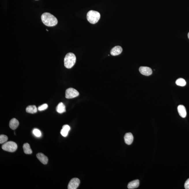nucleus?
I'll return each instance as SVG.
<instances>
[{
	"label": "nucleus",
	"instance_id": "nucleus-1",
	"mask_svg": "<svg viewBox=\"0 0 189 189\" xmlns=\"http://www.w3.org/2000/svg\"><path fill=\"white\" fill-rule=\"evenodd\" d=\"M41 19L44 24L49 27L55 26L58 23L57 18L49 13H44L42 15Z\"/></svg>",
	"mask_w": 189,
	"mask_h": 189
},
{
	"label": "nucleus",
	"instance_id": "nucleus-2",
	"mask_svg": "<svg viewBox=\"0 0 189 189\" xmlns=\"http://www.w3.org/2000/svg\"><path fill=\"white\" fill-rule=\"evenodd\" d=\"M76 61V57L74 54L72 53L67 54L64 59V65L66 68L70 69L72 68Z\"/></svg>",
	"mask_w": 189,
	"mask_h": 189
},
{
	"label": "nucleus",
	"instance_id": "nucleus-3",
	"mask_svg": "<svg viewBox=\"0 0 189 189\" xmlns=\"http://www.w3.org/2000/svg\"><path fill=\"white\" fill-rule=\"evenodd\" d=\"M101 16L100 13L97 11L91 10L89 11L87 14V20L90 23L95 24L99 21Z\"/></svg>",
	"mask_w": 189,
	"mask_h": 189
},
{
	"label": "nucleus",
	"instance_id": "nucleus-4",
	"mask_svg": "<svg viewBox=\"0 0 189 189\" xmlns=\"http://www.w3.org/2000/svg\"><path fill=\"white\" fill-rule=\"evenodd\" d=\"M2 149L8 152H13L17 150V145L16 143L12 141H9L4 143L3 145Z\"/></svg>",
	"mask_w": 189,
	"mask_h": 189
},
{
	"label": "nucleus",
	"instance_id": "nucleus-5",
	"mask_svg": "<svg viewBox=\"0 0 189 189\" xmlns=\"http://www.w3.org/2000/svg\"><path fill=\"white\" fill-rule=\"evenodd\" d=\"M79 93L77 90L73 88L68 89L66 91V98L68 99H70L76 98L78 96Z\"/></svg>",
	"mask_w": 189,
	"mask_h": 189
},
{
	"label": "nucleus",
	"instance_id": "nucleus-6",
	"mask_svg": "<svg viewBox=\"0 0 189 189\" xmlns=\"http://www.w3.org/2000/svg\"><path fill=\"white\" fill-rule=\"evenodd\" d=\"M80 184V180L78 178H74L70 181L68 184V189H76Z\"/></svg>",
	"mask_w": 189,
	"mask_h": 189
},
{
	"label": "nucleus",
	"instance_id": "nucleus-7",
	"mask_svg": "<svg viewBox=\"0 0 189 189\" xmlns=\"http://www.w3.org/2000/svg\"><path fill=\"white\" fill-rule=\"evenodd\" d=\"M139 71L142 75L147 76L151 75L152 73V69L147 67H141L139 68Z\"/></svg>",
	"mask_w": 189,
	"mask_h": 189
},
{
	"label": "nucleus",
	"instance_id": "nucleus-8",
	"mask_svg": "<svg viewBox=\"0 0 189 189\" xmlns=\"http://www.w3.org/2000/svg\"><path fill=\"white\" fill-rule=\"evenodd\" d=\"M124 139L126 143L128 145H130L132 144L134 140V137L131 133H127L125 135Z\"/></svg>",
	"mask_w": 189,
	"mask_h": 189
},
{
	"label": "nucleus",
	"instance_id": "nucleus-9",
	"mask_svg": "<svg viewBox=\"0 0 189 189\" xmlns=\"http://www.w3.org/2000/svg\"><path fill=\"white\" fill-rule=\"evenodd\" d=\"M123 49L120 46H116L111 49V54L112 55L116 56L119 55L122 52Z\"/></svg>",
	"mask_w": 189,
	"mask_h": 189
},
{
	"label": "nucleus",
	"instance_id": "nucleus-10",
	"mask_svg": "<svg viewBox=\"0 0 189 189\" xmlns=\"http://www.w3.org/2000/svg\"><path fill=\"white\" fill-rule=\"evenodd\" d=\"M37 157L39 160L44 164H47L48 162V158L47 156H46L44 154L39 153L37 154Z\"/></svg>",
	"mask_w": 189,
	"mask_h": 189
},
{
	"label": "nucleus",
	"instance_id": "nucleus-11",
	"mask_svg": "<svg viewBox=\"0 0 189 189\" xmlns=\"http://www.w3.org/2000/svg\"><path fill=\"white\" fill-rule=\"evenodd\" d=\"M177 111L180 116L182 118H185L187 115L185 107L183 105H180L177 107Z\"/></svg>",
	"mask_w": 189,
	"mask_h": 189
},
{
	"label": "nucleus",
	"instance_id": "nucleus-12",
	"mask_svg": "<svg viewBox=\"0 0 189 189\" xmlns=\"http://www.w3.org/2000/svg\"><path fill=\"white\" fill-rule=\"evenodd\" d=\"M19 125V122L16 118H14L10 121L9 126L12 130H15Z\"/></svg>",
	"mask_w": 189,
	"mask_h": 189
},
{
	"label": "nucleus",
	"instance_id": "nucleus-13",
	"mask_svg": "<svg viewBox=\"0 0 189 189\" xmlns=\"http://www.w3.org/2000/svg\"><path fill=\"white\" fill-rule=\"evenodd\" d=\"M139 185V181L136 180L130 182L128 185V189H133L138 188Z\"/></svg>",
	"mask_w": 189,
	"mask_h": 189
},
{
	"label": "nucleus",
	"instance_id": "nucleus-14",
	"mask_svg": "<svg viewBox=\"0 0 189 189\" xmlns=\"http://www.w3.org/2000/svg\"><path fill=\"white\" fill-rule=\"evenodd\" d=\"M70 127L68 125H65L62 126L60 133L64 137H66L68 135L69 131L70 130Z\"/></svg>",
	"mask_w": 189,
	"mask_h": 189
},
{
	"label": "nucleus",
	"instance_id": "nucleus-15",
	"mask_svg": "<svg viewBox=\"0 0 189 189\" xmlns=\"http://www.w3.org/2000/svg\"><path fill=\"white\" fill-rule=\"evenodd\" d=\"M56 111L57 113H62L66 111L65 105L62 102H60L57 105L56 108Z\"/></svg>",
	"mask_w": 189,
	"mask_h": 189
},
{
	"label": "nucleus",
	"instance_id": "nucleus-16",
	"mask_svg": "<svg viewBox=\"0 0 189 189\" xmlns=\"http://www.w3.org/2000/svg\"><path fill=\"white\" fill-rule=\"evenodd\" d=\"M37 108L34 105L29 106L26 108V112L30 113H34L37 112Z\"/></svg>",
	"mask_w": 189,
	"mask_h": 189
},
{
	"label": "nucleus",
	"instance_id": "nucleus-17",
	"mask_svg": "<svg viewBox=\"0 0 189 189\" xmlns=\"http://www.w3.org/2000/svg\"><path fill=\"white\" fill-rule=\"evenodd\" d=\"M23 149L25 153L26 154H32V151L31 149L30 145L27 143L24 144L23 146Z\"/></svg>",
	"mask_w": 189,
	"mask_h": 189
},
{
	"label": "nucleus",
	"instance_id": "nucleus-18",
	"mask_svg": "<svg viewBox=\"0 0 189 189\" xmlns=\"http://www.w3.org/2000/svg\"><path fill=\"white\" fill-rule=\"evenodd\" d=\"M175 83L177 85L182 87L185 86L186 84L185 80L182 78H178L176 81Z\"/></svg>",
	"mask_w": 189,
	"mask_h": 189
},
{
	"label": "nucleus",
	"instance_id": "nucleus-19",
	"mask_svg": "<svg viewBox=\"0 0 189 189\" xmlns=\"http://www.w3.org/2000/svg\"><path fill=\"white\" fill-rule=\"evenodd\" d=\"M8 140L7 136L4 134H1L0 136V143L3 144L7 142Z\"/></svg>",
	"mask_w": 189,
	"mask_h": 189
},
{
	"label": "nucleus",
	"instance_id": "nucleus-20",
	"mask_svg": "<svg viewBox=\"0 0 189 189\" xmlns=\"http://www.w3.org/2000/svg\"><path fill=\"white\" fill-rule=\"evenodd\" d=\"M33 133L37 137H40L42 136L41 131L38 129H34L33 131Z\"/></svg>",
	"mask_w": 189,
	"mask_h": 189
},
{
	"label": "nucleus",
	"instance_id": "nucleus-21",
	"mask_svg": "<svg viewBox=\"0 0 189 189\" xmlns=\"http://www.w3.org/2000/svg\"><path fill=\"white\" fill-rule=\"evenodd\" d=\"M48 107V106L47 104H44L39 106L38 108V109L39 111H44V110L47 109Z\"/></svg>",
	"mask_w": 189,
	"mask_h": 189
},
{
	"label": "nucleus",
	"instance_id": "nucleus-22",
	"mask_svg": "<svg viewBox=\"0 0 189 189\" xmlns=\"http://www.w3.org/2000/svg\"><path fill=\"white\" fill-rule=\"evenodd\" d=\"M184 187L186 189H189V179H188L186 181Z\"/></svg>",
	"mask_w": 189,
	"mask_h": 189
},
{
	"label": "nucleus",
	"instance_id": "nucleus-23",
	"mask_svg": "<svg viewBox=\"0 0 189 189\" xmlns=\"http://www.w3.org/2000/svg\"><path fill=\"white\" fill-rule=\"evenodd\" d=\"M188 39H189V32L188 33Z\"/></svg>",
	"mask_w": 189,
	"mask_h": 189
}]
</instances>
